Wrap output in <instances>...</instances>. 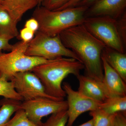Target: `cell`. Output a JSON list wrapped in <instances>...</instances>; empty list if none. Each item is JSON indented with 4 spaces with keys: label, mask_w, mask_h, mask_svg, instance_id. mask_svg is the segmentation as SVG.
<instances>
[{
    "label": "cell",
    "mask_w": 126,
    "mask_h": 126,
    "mask_svg": "<svg viewBox=\"0 0 126 126\" xmlns=\"http://www.w3.org/2000/svg\"><path fill=\"white\" fill-rule=\"evenodd\" d=\"M78 126H93V119H91L85 123Z\"/></svg>",
    "instance_id": "f546056e"
},
{
    "label": "cell",
    "mask_w": 126,
    "mask_h": 126,
    "mask_svg": "<svg viewBox=\"0 0 126 126\" xmlns=\"http://www.w3.org/2000/svg\"><path fill=\"white\" fill-rule=\"evenodd\" d=\"M68 119L67 110H63L51 115L42 126H66Z\"/></svg>",
    "instance_id": "44dd1931"
},
{
    "label": "cell",
    "mask_w": 126,
    "mask_h": 126,
    "mask_svg": "<svg viewBox=\"0 0 126 126\" xmlns=\"http://www.w3.org/2000/svg\"><path fill=\"white\" fill-rule=\"evenodd\" d=\"M25 27L29 29L35 33L39 30V23L36 19L32 17L26 21L25 23Z\"/></svg>",
    "instance_id": "4316f807"
},
{
    "label": "cell",
    "mask_w": 126,
    "mask_h": 126,
    "mask_svg": "<svg viewBox=\"0 0 126 126\" xmlns=\"http://www.w3.org/2000/svg\"><path fill=\"white\" fill-rule=\"evenodd\" d=\"M10 40L0 35V52L1 50H6L11 51L13 49L14 45L11 44L9 43Z\"/></svg>",
    "instance_id": "484cf974"
},
{
    "label": "cell",
    "mask_w": 126,
    "mask_h": 126,
    "mask_svg": "<svg viewBox=\"0 0 126 126\" xmlns=\"http://www.w3.org/2000/svg\"><path fill=\"white\" fill-rule=\"evenodd\" d=\"M2 0H0V4H1V3L2 2Z\"/></svg>",
    "instance_id": "1f68e13d"
},
{
    "label": "cell",
    "mask_w": 126,
    "mask_h": 126,
    "mask_svg": "<svg viewBox=\"0 0 126 126\" xmlns=\"http://www.w3.org/2000/svg\"><path fill=\"white\" fill-rule=\"evenodd\" d=\"M35 33V32L24 27L20 30L18 36H19L21 41L28 43L33 38Z\"/></svg>",
    "instance_id": "cb8c5ba5"
},
{
    "label": "cell",
    "mask_w": 126,
    "mask_h": 126,
    "mask_svg": "<svg viewBox=\"0 0 126 126\" xmlns=\"http://www.w3.org/2000/svg\"><path fill=\"white\" fill-rule=\"evenodd\" d=\"M110 115L126 111V96L108 98L100 104L99 108Z\"/></svg>",
    "instance_id": "e0dca14e"
},
{
    "label": "cell",
    "mask_w": 126,
    "mask_h": 126,
    "mask_svg": "<svg viewBox=\"0 0 126 126\" xmlns=\"http://www.w3.org/2000/svg\"><path fill=\"white\" fill-rule=\"evenodd\" d=\"M112 126H126V118L125 113L122 112L114 114Z\"/></svg>",
    "instance_id": "d4e9b609"
},
{
    "label": "cell",
    "mask_w": 126,
    "mask_h": 126,
    "mask_svg": "<svg viewBox=\"0 0 126 126\" xmlns=\"http://www.w3.org/2000/svg\"><path fill=\"white\" fill-rule=\"evenodd\" d=\"M83 24L90 33L106 46L126 53V45L118 29L117 19L107 16L87 17Z\"/></svg>",
    "instance_id": "8992f818"
},
{
    "label": "cell",
    "mask_w": 126,
    "mask_h": 126,
    "mask_svg": "<svg viewBox=\"0 0 126 126\" xmlns=\"http://www.w3.org/2000/svg\"><path fill=\"white\" fill-rule=\"evenodd\" d=\"M70 0H43L42 6L50 10H56L61 8Z\"/></svg>",
    "instance_id": "7402d4cb"
},
{
    "label": "cell",
    "mask_w": 126,
    "mask_h": 126,
    "mask_svg": "<svg viewBox=\"0 0 126 126\" xmlns=\"http://www.w3.org/2000/svg\"><path fill=\"white\" fill-rule=\"evenodd\" d=\"M0 5L18 23L26 12L39 6V2L38 0H3Z\"/></svg>",
    "instance_id": "4fadbf2b"
},
{
    "label": "cell",
    "mask_w": 126,
    "mask_h": 126,
    "mask_svg": "<svg viewBox=\"0 0 126 126\" xmlns=\"http://www.w3.org/2000/svg\"><path fill=\"white\" fill-rule=\"evenodd\" d=\"M89 7L78 6L62 10H50L41 6L34 11L33 17L39 24V31L55 36L71 27L83 24Z\"/></svg>",
    "instance_id": "3957f363"
},
{
    "label": "cell",
    "mask_w": 126,
    "mask_h": 126,
    "mask_svg": "<svg viewBox=\"0 0 126 126\" xmlns=\"http://www.w3.org/2000/svg\"><path fill=\"white\" fill-rule=\"evenodd\" d=\"M17 23L0 5V35L10 40L19 36Z\"/></svg>",
    "instance_id": "9a60e30c"
},
{
    "label": "cell",
    "mask_w": 126,
    "mask_h": 126,
    "mask_svg": "<svg viewBox=\"0 0 126 126\" xmlns=\"http://www.w3.org/2000/svg\"><path fill=\"white\" fill-rule=\"evenodd\" d=\"M126 9V0H99L89 7L85 17L107 16L117 19Z\"/></svg>",
    "instance_id": "30bf717a"
},
{
    "label": "cell",
    "mask_w": 126,
    "mask_h": 126,
    "mask_svg": "<svg viewBox=\"0 0 126 126\" xmlns=\"http://www.w3.org/2000/svg\"><path fill=\"white\" fill-rule=\"evenodd\" d=\"M101 57L126 82V54L106 46Z\"/></svg>",
    "instance_id": "5bb4252c"
},
{
    "label": "cell",
    "mask_w": 126,
    "mask_h": 126,
    "mask_svg": "<svg viewBox=\"0 0 126 126\" xmlns=\"http://www.w3.org/2000/svg\"><path fill=\"white\" fill-rule=\"evenodd\" d=\"M38 0L39 2V6H40L41 4V3L43 0Z\"/></svg>",
    "instance_id": "4dcf8cb0"
},
{
    "label": "cell",
    "mask_w": 126,
    "mask_h": 126,
    "mask_svg": "<svg viewBox=\"0 0 126 126\" xmlns=\"http://www.w3.org/2000/svg\"><path fill=\"white\" fill-rule=\"evenodd\" d=\"M21 102L4 98L0 101V126H6L11 116L20 109Z\"/></svg>",
    "instance_id": "2e32d148"
},
{
    "label": "cell",
    "mask_w": 126,
    "mask_h": 126,
    "mask_svg": "<svg viewBox=\"0 0 126 126\" xmlns=\"http://www.w3.org/2000/svg\"><path fill=\"white\" fill-rule=\"evenodd\" d=\"M118 29L124 44L126 46V12L117 19Z\"/></svg>",
    "instance_id": "603a6c76"
},
{
    "label": "cell",
    "mask_w": 126,
    "mask_h": 126,
    "mask_svg": "<svg viewBox=\"0 0 126 126\" xmlns=\"http://www.w3.org/2000/svg\"><path fill=\"white\" fill-rule=\"evenodd\" d=\"M83 69L84 66L81 62L63 57L37 65L31 71L39 79L47 94L63 100L66 96L62 86L63 80L70 74L77 77Z\"/></svg>",
    "instance_id": "7a4b0ae2"
},
{
    "label": "cell",
    "mask_w": 126,
    "mask_h": 126,
    "mask_svg": "<svg viewBox=\"0 0 126 126\" xmlns=\"http://www.w3.org/2000/svg\"><path fill=\"white\" fill-rule=\"evenodd\" d=\"M83 0H70L67 3H66L63 6L59 9L56 10H62L63 9H67V8L77 7L80 2Z\"/></svg>",
    "instance_id": "83f0119b"
},
{
    "label": "cell",
    "mask_w": 126,
    "mask_h": 126,
    "mask_svg": "<svg viewBox=\"0 0 126 126\" xmlns=\"http://www.w3.org/2000/svg\"><path fill=\"white\" fill-rule=\"evenodd\" d=\"M92 117L93 126H113L114 115H111L98 109L90 112Z\"/></svg>",
    "instance_id": "d6986e66"
},
{
    "label": "cell",
    "mask_w": 126,
    "mask_h": 126,
    "mask_svg": "<svg viewBox=\"0 0 126 126\" xmlns=\"http://www.w3.org/2000/svg\"><path fill=\"white\" fill-rule=\"evenodd\" d=\"M29 43L21 41L14 45L9 53L0 52V78L10 81L17 73L31 71L37 65L53 60L26 55Z\"/></svg>",
    "instance_id": "277c9868"
},
{
    "label": "cell",
    "mask_w": 126,
    "mask_h": 126,
    "mask_svg": "<svg viewBox=\"0 0 126 126\" xmlns=\"http://www.w3.org/2000/svg\"><path fill=\"white\" fill-rule=\"evenodd\" d=\"M63 88L67 97L68 119L67 126H72L77 118L83 113L99 108L101 102L97 101L75 91L67 82L63 83Z\"/></svg>",
    "instance_id": "9c48e42d"
},
{
    "label": "cell",
    "mask_w": 126,
    "mask_h": 126,
    "mask_svg": "<svg viewBox=\"0 0 126 126\" xmlns=\"http://www.w3.org/2000/svg\"><path fill=\"white\" fill-rule=\"evenodd\" d=\"M99 0H83V1L80 2L78 6H87L90 7L94 2H96Z\"/></svg>",
    "instance_id": "f1b7e54d"
},
{
    "label": "cell",
    "mask_w": 126,
    "mask_h": 126,
    "mask_svg": "<svg viewBox=\"0 0 126 126\" xmlns=\"http://www.w3.org/2000/svg\"><path fill=\"white\" fill-rule=\"evenodd\" d=\"M10 81L13 83L16 91L22 98L23 101L39 98L60 100L47 94L39 79L31 71L17 73Z\"/></svg>",
    "instance_id": "ba28073f"
},
{
    "label": "cell",
    "mask_w": 126,
    "mask_h": 126,
    "mask_svg": "<svg viewBox=\"0 0 126 126\" xmlns=\"http://www.w3.org/2000/svg\"><path fill=\"white\" fill-rule=\"evenodd\" d=\"M6 126H41L32 121L27 116L25 111L20 109L15 112L12 119H10Z\"/></svg>",
    "instance_id": "ffe728a7"
},
{
    "label": "cell",
    "mask_w": 126,
    "mask_h": 126,
    "mask_svg": "<svg viewBox=\"0 0 126 126\" xmlns=\"http://www.w3.org/2000/svg\"><path fill=\"white\" fill-rule=\"evenodd\" d=\"M104 75L102 81L109 98L126 96V85L124 80L101 57Z\"/></svg>",
    "instance_id": "8fae6325"
},
{
    "label": "cell",
    "mask_w": 126,
    "mask_h": 126,
    "mask_svg": "<svg viewBox=\"0 0 126 126\" xmlns=\"http://www.w3.org/2000/svg\"><path fill=\"white\" fill-rule=\"evenodd\" d=\"M79 82L78 91L86 96L103 102L109 98L102 82L79 74L77 77Z\"/></svg>",
    "instance_id": "7c38bea8"
},
{
    "label": "cell",
    "mask_w": 126,
    "mask_h": 126,
    "mask_svg": "<svg viewBox=\"0 0 126 126\" xmlns=\"http://www.w3.org/2000/svg\"><path fill=\"white\" fill-rule=\"evenodd\" d=\"M20 109H23L30 119L42 126L43 118L68 109L67 101L56 100L46 98H39L21 102Z\"/></svg>",
    "instance_id": "52a82bcc"
},
{
    "label": "cell",
    "mask_w": 126,
    "mask_h": 126,
    "mask_svg": "<svg viewBox=\"0 0 126 126\" xmlns=\"http://www.w3.org/2000/svg\"><path fill=\"white\" fill-rule=\"evenodd\" d=\"M0 96L23 101L22 98L16 91L12 82L3 78H0Z\"/></svg>",
    "instance_id": "ac0fdd59"
},
{
    "label": "cell",
    "mask_w": 126,
    "mask_h": 126,
    "mask_svg": "<svg viewBox=\"0 0 126 126\" xmlns=\"http://www.w3.org/2000/svg\"><path fill=\"white\" fill-rule=\"evenodd\" d=\"M63 45L77 55L86 75L102 82L104 73L102 53L106 45L90 33L83 24L71 27L59 35Z\"/></svg>",
    "instance_id": "6da1fadb"
},
{
    "label": "cell",
    "mask_w": 126,
    "mask_h": 126,
    "mask_svg": "<svg viewBox=\"0 0 126 126\" xmlns=\"http://www.w3.org/2000/svg\"><path fill=\"white\" fill-rule=\"evenodd\" d=\"M25 54L28 56L40 57L48 60L65 56L81 62L74 52L63 45L59 35L48 36L39 31L35 32L33 38L29 43Z\"/></svg>",
    "instance_id": "5b68a950"
}]
</instances>
